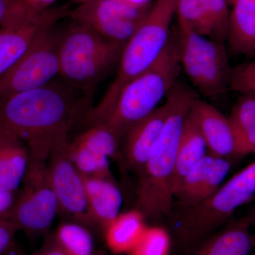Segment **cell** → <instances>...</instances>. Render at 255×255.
I'll return each mask as SVG.
<instances>
[{"instance_id": "cell-13", "label": "cell", "mask_w": 255, "mask_h": 255, "mask_svg": "<svg viewBox=\"0 0 255 255\" xmlns=\"http://www.w3.org/2000/svg\"><path fill=\"white\" fill-rule=\"evenodd\" d=\"M231 168L229 159L206 155L184 178L174 199L184 209L199 204L222 185Z\"/></svg>"}, {"instance_id": "cell-12", "label": "cell", "mask_w": 255, "mask_h": 255, "mask_svg": "<svg viewBox=\"0 0 255 255\" xmlns=\"http://www.w3.org/2000/svg\"><path fill=\"white\" fill-rule=\"evenodd\" d=\"M70 11L68 4L61 5L16 26L0 27V76L17 61L42 31L69 17Z\"/></svg>"}, {"instance_id": "cell-21", "label": "cell", "mask_w": 255, "mask_h": 255, "mask_svg": "<svg viewBox=\"0 0 255 255\" xmlns=\"http://www.w3.org/2000/svg\"><path fill=\"white\" fill-rule=\"evenodd\" d=\"M230 14L228 39L238 54H255V0H236Z\"/></svg>"}, {"instance_id": "cell-36", "label": "cell", "mask_w": 255, "mask_h": 255, "mask_svg": "<svg viewBox=\"0 0 255 255\" xmlns=\"http://www.w3.org/2000/svg\"><path fill=\"white\" fill-rule=\"evenodd\" d=\"M248 216H249L252 226H253V229H254L255 231V209L251 214L248 215Z\"/></svg>"}, {"instance_id": "cell-37", "label": "cell", "mask_w": 255, "mask_h": 255, "mask_svg": "<svg viewBox=\"0 0 255 255\" xmlns=\"http://www.w3.org/2000/svg\"><path fill=\"white\" fill-rule=\"evenodd\" d=\"M72 1H74V2L77 3L78 4H81L82 3L86 2V1H89V0H72Z\"/></svg>"}, {"instance_id": "cell-39", "label": "cell", "mask_w": 255, "mask_h": 255, "mask_svg": "<svg viewBox=\"0 0 255 255\" xmlns=\"http://www.w3.org/2000/svg\"><path fill=\"white\" fill-rule=\"evenodd\" d=\"M251 255H255V253H253Z\"/></svg>"}, {"instance_id": "cell-10", "label": "cell", "mask_w": 255, "mask_h": 255, "mask_svg": "<svg viewBox=\"0 0 255 255\" xmlns=\"http://www.w3.org/2000/svg\"><path fill=\"white\" fill-rule=\"evenodd\" d=\"M68 137L55 142L47 159L50 184L59 206V214L68 221L92 227L83 177L69 153Z\"/></svg>"}, {"instance_id": "cell-28", "label": "cell", "mask_w": 255, "mask_h": 255, "mask_svg": "<svg viewBox=\"0 0 255 255\" xmlns=\"http://www.w3.org/2000/svg\"><path fill=\"white\" fill-rule=\"evenodd\" d=\"M170 246L168 233L162 228L146 227L130 255H167Z\"/></svg>"}, {"instance_id": "cell-32", "label": "cell", "mask_w": 255, "mask_h": 255, "mask_svg": "<svg viewBox=\"0 0 255 255\" xmlns=\"http://www.w3.org/2000/svg\"><path fill=\"white\" fill-rule=\"evenodd\" d=\"M67 255L55 241L53 235L47 238L44 244L38 251L30 255Z\"/></svg>"}, {"instance_id": "cell-40", "label": "cell", "mask_w": 255, "mask_h": 255, "mask_svg": "<svg viewBox=\"0 0 255 255\" xmlns=\"http://www.w3.org/2000/svg\"><path fill=\"white\" fill-rule=\"evenodd\" d=\"M1 218H2V217H0V220H1Z\"/></svg>"}, {"instance_id": "cell-30", "label": "cell", "mask_w": 255, "mask_h": 255, "mask_svg": "<svg viewBox=\"0 0 255 255\" xmlns=\"http://www.w3.org/2000/svg\"><path fill=\"white\" fill-rule=\"evenodd\" d=\"M229 86L234 91L255 99V60L231 70Z\"/></svg>"}, {"instance_id": "cell-17", "label": "cell", "mask_w": 255, "mask_h": 255, "mask_svg": "<svg viewBox=\"0 0 255 255\" xmlns=\"http://www.w3.org/2000/svg\"><path fill=\"white\" fill-rule=\"evenodd\" d=\"M91 226L104 229L121 214L123 196L110 178H83Z\"/></svg>"}, {"instance_id": "cell-11", "label": "cell", "mask_w": 255, "mask_h": 255, "mask_svg": "<svg viewBox=\"0 0 255 255\" xmlns=\"http://www.w3.org/2000/svg\"><path fill=\"white\" fill-rule=\"evenodd\" d=\"M150 8L134 6L123 0H89L71 9L69 17L110 41L125 45Z\"/></svg>"}, {"instance_id": "cell-19", "label": "cell", "mask_w": 255, "mask_h": 255, "mask_svg": "<svg viewBox=\"0 0 255 255\" xmlns=\"http://www.w3.org/2000/svg\"><path fill=\"white\" fill-rule=\"evenodd\" d=\"M207 145L202 133L189 112L184 119L182 134L178 146L173 182L174 196L184 178L207 154Z\"/></svg>"}, {"instance_id": "cell-2", "label": "cell", "mask_w": 255, "mask_h": 255, "mask_svg": "<svg viewBox=\"0 0 255 255\" xmlns=\"http://www.w3.org/2000/svg\"><path fill=\"white\" fill-rule=\"evenodd\" d=\"M170 110L160 135L139 174L135 209L145 219L167 216L174 199L172 182L178 146L194 92L175 83L167 95Z\"/></svg>"}, {"instance_id": "cell-5", "label": "cell", "mask_w": 255, "mask_h": 255, "mask_svg": "<svg viewBox=\"0 0 255 255\" xmlns=\"http://www.w3.org/2000/svg\"><path fill=\"white\" fill-rule=\"evenodd\" d=\"M179 0H155L136 31L124 47L117 76L90 118L98 122L112 108L119 92L153 63L168 43L170 26Z\"/></svg>"}, {"instance_id": "cell-18", "label": "cell", "mask_w": 255, "mask_h": 255, "mask_svg": "<svg viewBox=\"0 0 255 255\" xmlns=\"http://www.w3.org/2000/svg\"><path fill=\"white\" fill-rule=\"evenodd\" d=\"M29 162L26 144L12 134L0 132V187L15 192L23 183Z\"/></svg>"}, {"instance_id": "cell-23", "label": "cell", "mask_w": 255, "mask_h": 255, "mask_svg": "<svg viewBox=\"0 0 255 255\" xmlns=\"http://www.w3.org/2000/svg\"><path fill=\"white\" fill-rule=\"evenodd\" d=\"M53 236L67 255H106L96 251L92 233L88 228L80 223L64 221Z\"/></svg>"}, {"instance_id": "cell-3", "label": "cell", "mask_w": 255, "mask_h": 255, "mask_svg": "<svg viewBox=\"0 0 255 255\" xmlns=\"http://www.w3.org/2000/svg\"><path fill=\"white\" fill-rule=\"evenodd\" d=\"M180 65L179 43L170 38L155 61L122 88L98 123L107 126L122 141L129 129L153 112L168 95L175 85Z\"/></svg>"}, {"instance_id": "cell-24", "label": "cell", "mask_w": 255, "mask_h": 255, "mask_svg": "<svg viewBox=\"0 0 255 255\" xmlns=\"http://www.w3.org/2000/svg\"><path fill=\"white\" fill-rule=\"evenodd\" d=\"M176 15L179 31H191L216 39L214 25L201 0H179Z\"/></svg>"}, {"instance_id": "cell-31", "label": "cell", "mask_w": 255, "mask_h": 255, "mask_svg": "<svg viewBox=\"0 0 255 255\" xmlns=\"http://www.w3.org/2000/svg\"><path fill=\"white\" fill-rule=\"evenodd\" d=\"M18 229L9 220H0V255H9L14 245V238Z\"/></svg>"}, {"instance_id": "cell-1", "label": "cell", "mask_w": 255, "mask_h": 255, "mask_svg": "<svg viewBox=\"0 0 255 255\" xmlns=\"http://www.w3.org/2000/svg\"><path fill=\"white\" fill-rule=\"evenodd\" d=\"M93 95L74 88L58 77L1 104L0 132L21 139L30 157L47 159L55 142L68 137L74 124L91 111Z\"/></svg>"}, {"instance_id": "cell-8", "label": "cell", "mask_w": 255, "mask_h": 255, "mask_svg": "<svg viewBox=\"0 0 255 255\" xmlns=\"http://www.w3.org/2000/svg\"><path fill=\"white\" fill-rule=\"evenodd\" d=\"M59 206L52 187L47 159L30 157L22 188L14 205L3 217L30 236H41L49 231Z\"/></svg>"}, {"instance_id": "cell-34", "label": "cell", "mask_w": 255, "mask_h": 255, "mask_svg": "<svg viewBox=\"0 0 255 255\" xmlns=\"http://www.w3.org/2000/svg\"><path fill=\"white\" fill-rule=\"evenodd\" d=\"M123 1L128 3V4L134 5V6H140V7L150 6L149 5L150 0H123Z\"/></svg>"}, {"instance_id": "cell-26", "label": "cell", "mask_w": 255, "mask_h": 255, "mask_svg": "<svg viewBox=\"0 0 255 255\" xmlns=\"http://www.w3.org/2000/svg\"><path fill=\"white\" fill-rule=\"evenodd\" d=\"M69 153L82 177L113 179L108 157L94 154L75 140L69 143Z\"/></svg>"}, {"instance_id": "cell-9", "label": "cell", "mask_w": 255, "mask_h": 255, "mask_svg": "<svg viewBox=\"0 0 255 255\" xmlns=\"http://www.w3.org/2000/svg\"><path fill=\"white\" fill-rule=\"evenodd\" d=\"M180 64L190 81L206 97H216L229 85L227 50L223 41L191 31H179Z\"/></svg>"}, {"instance_id": "cell-15", "label": "cell", "mask_w": 255, "mask_h": 255, "mask_svg": "<svg viewBox=\"0 0 255 255\" xmlns=\"http://www.w3.org/2000/svg\"><path fill=\"white\" fill-rule=\"evenodd\" d=\"M189 114L202 133L210 154L227 159L238 156L236 137L229 119L214 106L197 97L193 101Z\"/></svg>"}, {"instance_id": "cell-14", "label": "cell", "mask_w": 255, "mask_h": 255, "mask_svg": "<svg viewBox=\"0 0 255 255\" xmlns=\"http://www.w3.org/2000/svg\"><path fill=\"white\" fill-rule=\"evenodd\" d=\"M169 110L170 103L167 98L163 105L134 124L124 137V160L138 175L162 132Z\"/></svg>"}, {"instance_id": "cell-25", "label": "cell", "mask_w": 255, "mask_h": 255, "mask_svg": "<svg viewBox=\"0 0 255 255\" xmlns=\"http://www.w3.org/2000/svg\"><path fill=\"white\" fill-rule=\"evenodd\" d=\"M74 140L96 155L109 159L118 157L122 142L110 128L100 123L91 124Z\"/></svg>"}, {"instance_id": "cell-4", "label": "cell", "mask_w": 255, "mask_h": 255, "mask_svg": "<svg viewBox=\"0 0 255 255\" xmlns=\"http://www.w3.org/2000/svg\"><path fill=\"white\" fill-rule=\"evenodd\" d=\"M72 22L61 28L59 77L77 90L94 93L96 87L118 68L125 45L107 39L83 23Z\"/></svg>"}, {"instance_id": "cell-7", "label": "cell", "mask_w": 255, "mask_h": 255, "mask_svg": "<svg viewBox=\"0 0 255 255\" xmlns=\"http://www.w3.org/2000/svg\"><path fill=\"white\" fill-rule=\"evenodd\" d=\"M60 34L58 23L42 31L17 61L0 76V105L59 77Z\"/></svg>"}, {"instance_id": "cell-27", "label": "cell", "mask_w": 255, "mask_h": 255, "mask_svg": "<svg viewBox=\"0 0 255 255\" xmlns=\"http://www.w3.org/2000/svg\"><path fill=\"white\" fill-rule=\"evenodd\" d=\"M56 0H7L6 15L0 27L15 26L36 18L52 8Z\"/></svg>"}, {"instance_id": "cell-16", "label": "cell", "mask_w": 255, "mask_h": 255, "mask_svg": "<svg viewBox=\"0 0 255 255\" xmlns=\"http://www.w3.org/2000/svg\"><path fill=\"white\" fill-rule=\"evenodd\" d=\"M255 248V231L247 216L230 221L185 255H251Z\"/></svg>"}, {"instance_id": "cell-22", "label": "cell", "mask_w": 255, "mask_h": 255, "mask_svg": "<svg viewBox=\"0 0 255 255\" xmlns=\"http://www.w3.org/2000/svg\"><path fill=\"white\" fill-rule=\"evenodd\" d=\"M232 126L238 156L255 152V99L243 95L228 117Z\"/></svg>"}, {"instance_id": "cell-29", "label": "cell", "mask_w": 255, "mask_h": 255, "mask_svg": "<svg viewBox=\"0 0 255 255\" xmlns=\"http://www.w3.org/2000/svg\"><path fill=\"white\" fill-rule=\"evenodd\" d=\"M208 16L214 25L216 41H223L228 38L230 12L226 0H201Z\"/></svg>"}, {"instance_id": "cell-20", "label": "cell", "mask_w": 255, "mask_h": 255, "mask_svg": "<svg viewBox=\"0 0 255 255\" xmlns=\"http://www.w3.org/2000/svg\"><path fill=\"white\" fill-rule=\"evenodd\" d=\"M145 220L135 209L121 213L103 230L109 249L115 254L130 253L147 227Z\"/></svg>"}, {"instance_id": "cell-38", "label": "cell", "mask_w": 255, "mask_h": 255, "mask_svg": "<svg viewBox=\"0 0 255 255\" xmlns=\"http://www.w3.org/2000/svg\"><path fill=\"white\" fill-rule=\"evenodd\" d=\"M228 1V3H230V4H233L235 2H236V0H226Z\"/></svg>"}, {"instance_id": "cell-41", "label": "cell", "mask_w": 255, "mask_h": 255, "mask_svg": "<svg viewBox=\"0 0 255 255\" xmlns=\"http://www.w3.org/2000/svg\"></svg>"}, {"instance_id": "cell-35", "label": "cell", "mask_w": 255, "mask_h": 255, "mask_svg": "<svg viewBox=\"0 0 255 255\" xmlns=\"http://www.w3.org/2000/svg\"><path fill=\"white\" fill-rule=\"evenodd\" d=\"M6 9H7V0H0V25L4 20Z\"/></svg>"}, {"instance_id": "cell-33", "label": "cell", "mask_w": 255, "mask_h": 255, "mask_svg": "<svg viewBox=\"0 0 255 255\" xmlns=\"http://www.w3.org/2000/svg\"><path fill=\"white\" fill-rule=\"evenodd\" d=\"M14 191L0 187V217H3L11 209L15 201Z\"/></svg>"}, {"instance_id": "cell-6", "label": "cell", "mask_w": 255, "mask_h": 255, "mask_svg": "<svg viewBox=\"0 0 255 255\" xmlns=\"http://www.w3.org/2000/svg\"><path fill=\"white\" fill-rule=\"evenodd\" d=\"M255 196V162L223 184L199 204L185 208L176 220L180 246L192 247L227 224L240 207Z\"/></svg>"}]
</instances>
